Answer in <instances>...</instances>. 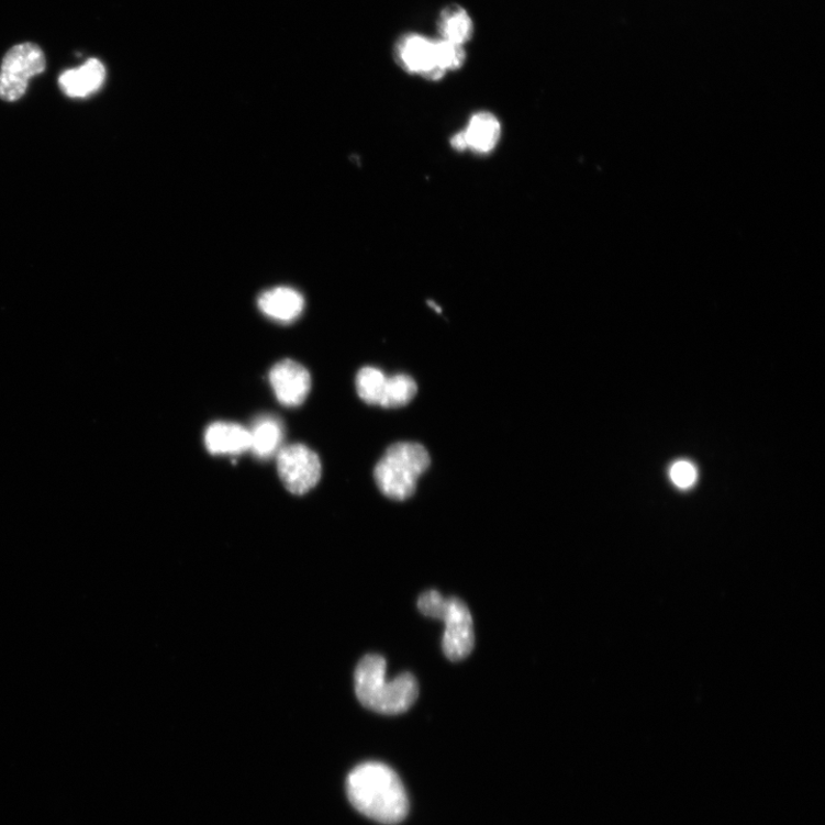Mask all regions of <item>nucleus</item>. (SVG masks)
I'll return each mask as SVG.
<instances>
[{
  "label": "nucleus",
  "instance_id": "f257e3e1",
  "mask_svg": "<svg viewBox=\"0 0 825 825\" xmlns=\"http://www.w3.org/2000/svg\"><path fill=\"white\" fill-rule=\"evenodd\" d=\"M345 789L352 805L372 821L397 824L409 813L405 787L384 763L372 761L357 766L349 774Z\"/></svg>",
  "mask_w": 825,
  "mask_h": 825
},
{
  "label": "nucleus",
  "instance_id": "f03ea898",
  "mask_svg": "<svg viewBox=\"0 0 825 825\" xmlns=\"http://www.w3.org/2000/svg\"><path fill=\"white\" fill-rule=\"evenodd\" d=\"M355 689L365 707L388 715L409 711L419 698L416 679L411 673H403L389 681L387 660L379 655H367L359 661Z\"/></svg>",
  "mask_w": 825,
  "mask_h": 825
},
{
  "label": "nucleus",
  "instance_id": "7ed1b4c3",
  "mask_svg": "<svg viewBox=\"0 0 825 825\" xmlns=\"http://www.w3.org/2000/svg\"><path fill=\"white\" fill-rule=\"evenodd\" d=\"M431 466L428 450L416 443L390 446L376 467L375 477L380 491L395 501L411 498L420 476Z\"/></svg>",
  "mask_w": 825,
  "mask_h": 825
},
{
  "label": "nucleus",
  "instance_id": "20e7f679",
  "mask_svg": "<svg viewBox=\"0 0 825 825\" xmlns=\"http://www.w3.org/2000/svg\"><path fill=\"white\" fill-rule=\"evenodd\" d=\"M417 607L424 616L444 622L443 651L451 661L467 658L475 647V631L470 611L457 598H444L437 591L423 593Z\"/></svg>",
  "mask_w": 825,
  "mask_h": 825
},
{
  "label": "nucleus",
  "instance_id": "39448f33",
  "mask_svg": "<svg viewBox=\"0 0 825 825\" xmlns=\"http://www.w3.org/2000/svg\"><path fill=\"white\" fill-rule=\"evenodd\" d=\"M46 68L43 49L34 43L11 47L0 66V99L20 100L29 89L31 79Z\"/></svg>",
  "mask_w": 825,
  "mask_h": 825
},
{
  "label": "nucleus",
  "instance_id": "423d86ee",
  "mask_svg": "<svg viewBox=\"0 0 825 825\" xmlns=\"http://www.w3.org/2000/svg\"><path fill=\"white\" fill-rule=\"evenodd\" d=\"M277 465L281 482L292 494H305L321 481V459L305 445L282 447L277 455Z\"/></svg>",
  "mask_w": 825,
  "mask_h": 825
},
{
  "label": "nucleus",
  "instance_id": "0eeeda50",
  "mask_svg": "<svg viewBox=\"0 0 825 825\" xmlns=\"http://www.w3.org/2000/svg\"><path fill=\"white\" fill-rule=\"evenodd\" d=\"M395 57L408 73L423 76L431 81H438L445 76L437 59L436 41L410 34L397 44Z\"/></svg>",
  "mask_w": 825,
  "mask_h": 825
},
{
  "label": "nucleus",
  "instance_id": "6e6552de",
  "mask_svg": "<svg viewBox=\"0 0 825 825\" xmlns=\"http://www.w3.org/2000/svg\"><path fill=\"white\" fill-rule=\"evenodd\" d=\"M270 383L278 401L285 406L303 404L311 390V376L301 364L286 359L270 371Z\"/></svg>",
  "mask_w": 825,
  "mask_h": 825
},
{
  "label": "nucleus",
  "instance_id": "1a4fd4ad",
  "mask_svg": "<svg viewBox=\"0 0 825 825\" xmlns=\"http://www.w3.org/2000/svg\"><path fill=\"white\" fill-rule=\"evenodd\" d=\"M204 444L214 456L243 455L250 448L249 431L236 423H212L205 431Z\"/></svg>",
  "mask_w": 825,
  "mask_h": 825
},
{
  "label": "nucleus",
  "instance_id": "9d476101",
  "mask_svg": "<svg viewBox=\"0 0 825 825\" xmlns=\"http://www.w3.org/2000/svg\"><path fill=\"white\" fill-rule=\"evenodd\" d=\"M105 79V68L96 58L89 59L76 69L64 71L59 77V88L71 99L88 98L98 92Z\"/></svg>",
  "mask_w": 825,
  "mask_h": 825
},
{
  "label": "nucleus",
  "instance_id": "9b49d317",
  "mask_svg": "<svg viewBox=\"0 0 825 825\" xmlns=\"http://www.w3.org/2000/svg\"><path fill=\"white\" fill-rule=\"evenodd\" d=\"M258 308L276 322L290 323L302 314L304 299L296 289L278 287L263 292L258 299Z\"/></svg>",
  "mask_w": 825,
  "mask_h": 825
},
{
  "label": "nucleus",
  "instance_id": "f8f14e48",
  "mask_svg": "<svg viewBox=\"0 0 825 825\" xmlns=\"http://www.w3.org/2000/svg\"><path fill=\"white\" fill-rule=\"evenodd\" d=\"M467 149L478 155L491 154L501 138V124L489 112L475 114L462 131Z\"/></svg>",
  "mask_w": 825,
  "mask_h": 825
},
{
  "label": "nucleus",
  "instance_id": "ddd939ff",
  "mask_svg": "<svg viewBox=\"0 0 825 825\" xmlns=\"http://www.w3.org/2000/svg\"><path fill=\"white\" fill-rule=\"evenodd\" d=\"M249 431L250 448L255 457L270 459L279 454L283 442V427L274 416L258 417Z\"/></svg>",
  "mask_w": 825,
  "mask_h": 825
},
{
  "label": "nucleus",
  "instance_id": "4468645a",
  "mask_svg": "<svg viewBox=\"0 0 825 825\" xmlns=\"http://www.w3.org/2000/svg\"><path fill=\"white\" fill-rule=\"evenodd\" d=\"M441 38L465 46L473 34V23L469 13L459 5L445 9L439 19Z\"/></svg>",
  "mask_w": 825,
  "mask_h": 825
},
{
  "label": "nucleus",
  "instance_id": "2eb2a0df",
  "mask_svg": "<svg viewBox=\"0 0 825 825\" xmlns=\"http://www.w3.org/2000/svg\"><path fill=\"white\" fill-rule=\"evenodd\" d=\"M388 377L376 367H364L356 379L357 392L366 404L381 405Z\"/></svg>",
  "mask_w": 825,
  "mask_h": 825
},
{
  "label": "nucleus",
  "instance_id": "dca6fc26",
  "mask_svg": "<svg viewBox=\"0 0 825 825\" xmlns=\"http://www.w3.org/2000/svg\"><path fill=\"white\" fill-rule=\"evenodd\" d=\"M417 393V384L406 375L388 378L386 391L381 402L384 409H399L410 404Z\"/></svg>",
  "mask_w": 825,
  "mask_h": 825
},
{
  "label": "nucleus",
  "instance_id": "f3484780",
  "mask_svg": "<svg viewBox=\"0 0 825 825\" xmlns=\"http://www.w3.org/2000/svg\"><path fill=\"white\" fill-rule=\"evenodd\" d=\"M439 68L446 74L460 69L466 62V51L462 45L444 40L436 41Z\"/></svg>",
  "mask_w": 825,
  "mask_h": 825
},
{
  "label": "nucleus",
  "instance_id": "a211bd4d",
  "mask_svg": "<svg viewBox=\"0 0 825 825\" xmlns=\"http://www.w3.org/2000/svg\"><path fill=\"white\" fill-rule=\"evenodd\" d=\"M672 482L680 489L693 487L698 479V471L694 465L688 461L676 462L670 470Z\"/></svg>",
  "mask_w": 825,
  "mask_h": 825
}]
</instances>
